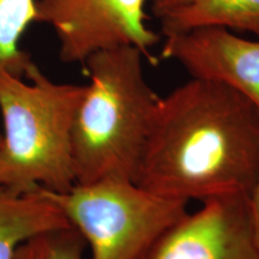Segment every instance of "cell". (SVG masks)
I'll list each match as a JSON object with an SVG mask.
<instances>
[{
	"instance_id": "obj_12",
	"label": "cell",
	"mask_w": 259,
	"mask_h": 259,
	"mask_svg": "<svg viewBox=\"0 0 259 259\" xmlns=\"http://www.w3.org/2000/svg\"><path fill=\"white\" fill-rule=\"evenodd\" d=\"M250 206L255 244H257V247L259 250V179L250 193Z\"/></svg>"
},
{
	"instance_id": "obj_7",
	"label": "cell",
	"mask_w": 259,
	"mask_h": 259,
	"mask_svg": "<svg viewBox=\"0 0 259 259\" xmlns=\"http://www.w3.org/2000/svg\"><path fill=\"white\" fill-rule=\"evenodd\" d=\"M161 56L179 63L192 78L228 85L259 111V40L222 28L197 29L166 37Z\"/></svg>"
},
{
	"instance_id": "obj_5",
	"label": "cell",
	"mask_w": 259,
	"mask_h": 259,
	"mask_svg": "<svg viewBox=\"0 0 259 259\" xmlns=\"http://www.w3.org/2000/svg\"><path fill=\"white\" fill-rule=\"evenodd\" d=\"M147 2L36 0V22L56 32L64 63H84L96 52L134 46L156 65L150 50L160 42V35L145 24Z\"/></svg>"
},
{
	"instance_id": "obj_2",
	"label": "cell",
	"mask_w": 259,
	"mask_h": 259,
	"mask_svg": "<svg viewBox=\"0 0 259 259\" xmlns=\"http://www.w3.org/2000/svg\"><path fill=\"white\" fill-rule=\"evenodd\" d=\"M143 58L138 48L120 46L84 61L90 83L71 134L76 184L134 180L160 100L145 80Z\"/></svg>"
},
{
	"instance_id": "obj_3",
	"label": "cell",
	"mask_w": 259,
	"mask_h": 259,
	"mask_svg": "<svg viewBox=\"0 0 259 259\" xmlns=\"http://www.w3.org/2000/svg\"><path fill=\"white\" fill-rule=\"evenodd\" d=\"M25 77L29 83L0 67V186L67 192L76 184L71 134L85 85L53 82L36 65Z\"/></svg>"
},
{
	"instance_id": "obj_4",
	"label": "cell",
	"mask_w": 259,
	"mask_h": 259,
	"mask_svg": "<svg viewBox=\"0 0 259 259\" xmlns=\"http://www.w3.org/2000/svg\"><path fill=\"white\" fill-rule=\"evenodd\" d=\"M44 190L83 235L92 259H141L186 215L189 204L119 178L74 184L64 193Z\"/></svg>"
},
{
	"instance_id": "obj_9",
	"label": "cell",
	"mask_w": 259,
	"mask_h": 259,
	"mask_svg": "<svg viewBox=\"0 0 259 259\" xmlns=\"http://www.w3.org/2000/svg\"><path fill=\"white\" fill-rule=\"evenodd\" d=\"M71 226L42 187L19 193L0 186V259H14L18 246L32 236Z\"/></svg>"
},
{
	"instance_id": "obj_13",
	"label": "cell",
	"mask_w": 259,
	"mask_h": 259,
	"mask_svg": "<svg viewBox=\"0 0 259 259\" xmlns=\"http://www.w3.org/2000/svg\"><path fill=\"white\" fill-rule=\"evenodd\" d=\"M2 143H3V136L0 135V145H2Z\"/></svg>"
},
{
	"instance_id": "obj_6",
	"label": "cell",
	"mask_w": 259,
	"mask_h": 259,
	"mask_svg": "<svg viewBox=\"0 0 259 259\" xmlns=\"http://www.w3.org/2000/svg\"><path fill=\"white\" fill-rule=\"evenodd\" d=\"M141 259H259L250 194L205 200L167 229Z\"/></svg>"
},
{
	"instance_id": "obj_10",
	"label": "cell",
	"mask_w": 259,
	"mask_h": 259,
	"mask_svg": "<svg viewBox=\"0 0 259 259\" xmlns=\"http://www.w3.org/2000/svg\"><path fill=\"white\" fill-rule=\"evenodd\" d=\"M32 22H36V0H0V67L21 78L35 65L19 47Z\"/></svg>"
},
{
	"instance_id": "obj_8",
	"label": "cell",
	"mask_w": 259,
	"mask_h": 259,
	"mask_svg": "<svg viewBox=\"0 0 259 259\" xmlns=\"http://www.w3.org/2000/svg\"><path fill=\"white\" fill-rule=\"evenodd\" d=\"M164 37L204 28L259 37V0H148Z\"/></svg>"
},
{
	"instance_id": "obj_11",
	"label": "cell",
	"mask_w": 259,
	"mask_h": 259,
	"mask_svg": "<svg viewBox=\"0 0 259 259\" xmlns=\"http://www.w3.org/2000/svg\"><path fill=\"white\" fill-rule=\"evenodd\" d=\"M87 242L73 226L54 229L22 242L14 259H84Z\"/></svg>"
},
{
	"instance_id": "obj_1",
	"label": "cell",
	"mask_w": 259,
	"mask_h": 259,
	"mask_svg": "<svg viewBox=\"0 0 259 259\" xmlns=\"http://www.w3.org/2000/svg\"><path fill=\"white\" fill-rule=\"evenodd\" d=\"M259 179V111L236 90L191 78L160 97L134 181L170 199L250 194Z\"/></svg>"
}]
</instances>
